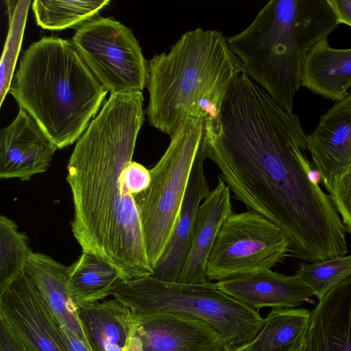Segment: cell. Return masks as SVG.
I'll return each instance as SVG.
<instances>
[{
	"label": "cell",
	"instance_id": "cell-19",
	"mask_svg": "<svg viewBox=\"0 0 351 351\" xmlns=\"http://www.w3.org/2000/svg\"><path fill=\"white\" fill-rule=\"evenodd\" d=\"M24 272L33 281L56 317L90 348L70 294L69 266L49 255L32 251Z\"/></svg>",
	"mask_w": 351,
	"mask_h": 351
},
{
	"label": "cell",
	"instance_id": "cell-20",
	"mask_svg": "<svg viewBox=\"0 0 351 351\" xmlns=\"http://www.w3.org/2000/svg\"><path fill=\"white\" fill-rule=\"evenodd\" d=\"M302 86L332 101L343 99L351 86V48H333L328 36L317 42L304 59Z\"/></svg>",
	"mask_w": 351,
	"mask_h": 351
},
{
	"label": "cell",
	"instance_id": "cell-9",
	"mask_svg": "<svg viewBox=\"0 0 351 351\" xmlns=\"http://www.w3.org/2000/svg\"><path fill=\"white\" fill-rule=\"evenodd\" d=\"M71 40L110 95L142 92L147 86L148 62L132 31L121 23L91 19L77 27Z\"/></svg>",
	"mask_w": 351,
	"mask_h": 351
},
{
	"label": "cell",
	"instance_id": "cell-33",
	"mask_svg": "<svg viewBox=\"0 0 351 351\" xmlns=\"http://www.w3.org/2000/svg\"><path fill=\"white\" fill-rule=\"evenodd\" d=\"M295 351H307L306 344L304 343L302 346H301L299 349Z\"/></svg>",
	"mask_w": 351,
	"mask_h": 351
},
{
	"label": "cell",
	"instance_id": "cell-30",
	"mask_svg": "<svg viewBox=\"0 0 351 351\" xmlns=\"http://www.w3.org/2000/svg\"><path fill=\"white\" fill-rule=\"evenodd\" d=\"M0 351H26L22 344L0 322Z\"/></svg>",
	"mask_w": 351,
	"mask_h": 351
},
{
	"label": "cell",
	"instance_id": "cell-22",
	"mask_svg": "<svg viewBox=\"0 0 351 351\" xmlns=\"http://www.w3.org/2000/svg\"><path fill=\"white\" fill-rule=\"evenodd\" d=\"M69 267V289L75 305L104 299L121 280L112 265L86 252H82Z\"/></svg>",
	"mask_w": 351,
	"mask_h": 351
},
{
	"label": "cell",
	"instance_id": "cell-31",
	"mask_svg": "<svg viewBox=\"0 0 351 351\" xmlns=\"http://www.w3.org/2000/svg\"><path fill=\"white\" fill-rule=\"evenodd\" d=\"M339 24L351 27V0H328Z\"/></svg>",
	"mask_w": 351,
	"mask_h": 351
},
{
	"label": "cell",
	"instance_id": "cell-6",
	"mask_svg": "<svg viewBox=\"0 0 351 351\" xmlns=\"http://www.w3.org/2000/svg\"><path fill=\"white\" fill-rule=\"evenodd\" d=\"M111 295L133 312L169 313L202 320L216 330L230 350L250 342L263 325L256 311L217 289L214 283L165 282L151 276L118 281Z\"/></svg>",
	"mask_w": 351,
	"mask_h": 351
},
{
	"label": "cell",
	"instance_id": "cell-14",
	"mask_svg": "<svg viewBox=\"0 0 351 351\" xmlns=\"http://www.w3.org/2000/svg\"><path fill=\"white\" fill-rule=\"evenodd\" d=\"M214 284L222 292L256 311L263 307H297L315 295L314 292L295 275H285L271 269Z\"/></svg>",
	"mask_w": 351,
	"mask_h": 351
},
{
	"label": "cell",
	"instance_id": "cell-24",
	"mask_svg": "<svg viewBox=\"0 0 351 351\" xmlns=\"http://www.w3.org/2000/svg\"><path fill=\"white\" fill-rule=\"evenodd\" d=\"M31 252L27 234L19 231L13 220L1 215L0 291L24 271Z\"/></svg>",
	"mask_w": 351,
	"mask_h": 351
},
{
	"label": "cell",
	"instance_id": "cell-21",
	"mask_svg": "<svg viewBox=\"0 0 351 351\" xmlns=\"http://www.w3.org/2000/svg\"><path fill=\"white\" fill-rule=\"evenodd\" d=\"M311 311L304 308H274L264 318L250 351H295L306 341Z\"/></svg>",
	"mask_w": 351,
	"mask_h": 351
},
{
	"label": "cell",
	"instance_id": "cell-27",
	"mask_svg": "<svg viewBox=\"0 0 351 351\" xmlns=\"http://www.w3.org/2000/svg\"><path fill=\"white\" fill-rule=\"evenodd\" d=\"M328 193L346 231L351 234V165L332 182Z\"/></svg>",
	"mask_w": 351,
	"mask_h": 351
},
{
	"label": "cell",
	"instance_id": "cell-7",
	"mask_svg": "<svg viewBox=\"0 0 351 351\" xmlns=\"http://www.w3.org/2000/svg\"><path fill=\"white\" fill-rule=\"evenodd\" d=\"M204 120L188 118L170 136V143L149 169L151 182L134 195L152 268L165 253L174 230L199 150Z\"/></svg>",
	"mask_w": 351,
	"mask_h": 351
},
{
	"label": "cell",
	"instance_id": "cell-26",
	"mask_svg": "<svg viewBox=\"0 0 351 351\" xmlns=\"http://www.w3.org/2000/svg\"><path fill=\"white\" fill-rule=\"evenodd\" d=\"M9 29L0 68V106L9 92L16 60L21 50L23 35L30 1H6Z\"/></svg>",
	"mask_w": 351,
	"mask_h": 351
},
{
	"label": "cell",
	"instance_id": "cell-23",
	"mask_svg": "<svg viewBox=\"0 0 351 351\" xmlns=\"http://www.w3.org/2000/svg\"><path fill=\"white\" fill-rule=\"evenodd\" d=\"M110 1L35 0L32 3L37 24L43 29L59 30L80 25L93 19Z\"/></svg>",
	"mask_w": 351,
	"mask_h": 351
},
{
	"label": "cell",
	"instance_id": "cell-2",
	"mask_svg": "<svg viewBox=\"0 0 351 351\" xmlns=\"http://www.w3.org/2000/svg\"><path fill=\"white\" fill-rule=\"evenodd\" d=\"M143 101L142 92L111 94L67 164L73 237L82 252L109 263L122 280L153 273L138 209L125 182L145 121Z\"/></svg>",
	"mask_w": 351,
	"mask_h": 351
},
{
	"label": "cell",
	"instance_id": "cell-4",
	"mask_svg": "<svg viewBox=\"0 0 351 351\" xmlns=\"http://www.w3.org/2000/svg\"><path fill=\"white\" fill-rule=\"evenodd\" d=\"M108 92L71 40L45 36L23 52L8 93L62 149L81 137Z\"/></svg>",
	"mask_w": 351,
	"mask_h": 351
},
{
	"label": "cell",
	"instance_id": "cell-1",
	"mask_svg": "<svg viewBox=\"0 0 351 351\" xmlns=\"http://www.w3.org/2000/svg\"><path fill=\"white\" fill-rule=\"evenodd\" d=\"M299 118L245 73L231 85L220 113L204 121L200 149L234 197L280 227L289 255L305 262L348 253L346 230L318 184Z\"/></svg>",
	"mask_w": 351,
	"mask_h": 351
},
{
	"label": "cell",
	"instance_id": "cell-28",
	"mask_svg": "<svg viewBox=\"0 0 351 351\" xmlns=\"http://www.w3.org/2000/svg\"><path fill=\"white\" fill-rule=\"evenodd\" d=\"M125 182L128 191L136 195L149 186L150 171L141 164L132 161L125 170Z\"/></svg>",
	"mask_w": 351,
	"mask_h": 351
},
{
	"label": "cell",
	"instance_id": "cell-3",
	"mask_svg": "<svg viewBox=\"0 0 351 351\" xmlns=\"http://www.w3.org/2000/svg\"><path fill=\"white\" fill-rule=\"evenodd\" d=\"M149 123L171 135L188 118L216 119L243 66L226 38L201 27L183 34L149 62Z\"/></svg>",
	"mask_w": 351,
	"mask_h": 351
},
{
	"label": "cell",
	"instance_id": "cell-5",
	"mask_svg": "<svg viewBox=\"0 0 351 351\" xmlns=\"http://www.w3.org/2000/svg\"><path fill=\"white\" fill-rule=\"evenodd\" d=\"M339 25L328 0H271L226 40L244 73L292 112L306 55Z\"/></svg>",
	"mask_w": 351,
	"mask_h": 351
},
{
	"label": "cell",
	"instance_id": "cell-11",
	"mask_svg": "<svg viewBox=\"0 0 351 351\" xmlns=\"http://www.w3.org/2000/svg\"><path fill=\"white\" fill-rule=\"evenodd\" d=\"M133 313L136 324L129 351H229L221 335L202 320Z\"/></svg>",
	"mask_w": 351,
	"mask_h": 351
},
{
	"label": "cell",
	"instance_id": "cell-18",
	"mask_svg": "<svg viewBox=\"0 0 351 351\" xmlns=\"http://www.w3.org/2000/svg\"><path fill=\"white\" fill-rule=\"evenodd\" d=\"M76 308L91 351H129L136 322L126 305L114 298Z\"/></svg>",
	"mask_w": 351,
	"mask_h": 351
},
{
	"label": "cell",
	"instance_id": "cell-16",
	"mask_svg": "<svg viewBox=\"0 0 351 351\" xmlns=\"http://www.w3.org/2000/svg\"><path fill=\"white\" fill-rule=\"evenodd\" d=\"M206 159L199 148L171 239L149 276L154 278L171 282L178 281L191 247L198 208L210 191L204 170Z\"/></svg>",
	"mask_w": 351,
	"mask_h": 351
},
{
	"label": "cell",
	"instance_id": "cell-13",
	"mask_svg": "<svg viewBox=\"0 0 351 351\" xmlns=\"http://www.w3.org/2000/svg\"><path fill=\"white\" fill-rule=\"evenodd\" d=\"M307 149L328 192L351 165V92L320 117L307 136Z\"/></svg>",
	"mask_w": 351,
	"mask_h": 351
},
{
	"label": "cell",
	"instance_id": "cell-25",
	"mask_svg": "<svg viewBox=\"0 0 351 351\" xmlns=\"http://www.w3.org/2000/svg\"><path fill=\"white\" fill-rule=\"evenodd\" d=\"M319 300L351 277V254L299 264L295 274Z\"/></svg>",
	"mask_w": 351,
	"mask_h": 351
},
{
	"label": "cell",
	"instance_id": "cell-17",
	"mask_svg": "<svg viewBox=\"0 0 351 351\" xmlns=\"http://www.w3.org/2000/svg\"><path fill=\"white\" fill-rule=\"evenodd\" d=\"M305 344L307 351H351V277L318 300Z\"/></svg>",
	"mask_w": 351,
	"mask_h": 351
},
{
	"label": "cell",
	"instance_id": "cell-10",
	"mask_svg": "<svg viewBox=\"0 0 351 351\" xmlns=\"http://www.w3.org/2000/svg\"><path fill=\"white\" fill-rule=\"evenodd\" d=\"M0 322L26 351H69L51 310L24 271L0 291Z\"/></svg>",
	"mask_w": 351,
	"mask_h": 351
},
{
	"label": "cell",
	"instance_id": "cell-8",
	"mask_svg": "<svg viewBox=\"0 0 351 351\" xmlns=\"http://www.w3.org/2000/svg\"><path fill=\"white\" fill-rule=\"evenodd\" d=\"M289 252V239L276 224L253 211L232 213L211 250L206 277L218 282L271 269Z\"/></svg>",
	"mask_w": 351,
	"mask_h": 351
},
{
	"label": "cell",
	"instance_id": "cell-15",
	"mask_svg": "<svg viewBox=\"0 0 351 351\" xmlns=\"http://www.w3.org/2000/svg\"><path fill=\"white\" fill-rule=\"evenodd\" d=\"M230 190L219 176L216 186L200 204L195 221L189 252L178 282L203 284L206 264L218 233L225 220L232 213Z\"/></svg>",
	"mask_w": 351,
	"mask_h": 351
},
{
	"label": "cell",
	"instance_id": "cell-29",
	"mask_svg": "<svg viewBox=\"0 0 351 351\" xmlns=\"http://www.w3.org/2000/svg\"><path fill=\"white\" fill-rule=\"evenodd\" d=\"M53 313V312H52ZM59 330L69 351H91L73 331L60 322L54 315Z\"/></svg>",
	"mask_w": 351,
	"mask_h": 351
},
{
	"label": "cell",
	"instance_id": "cell-12",
	"mask_svg": "<svg viewBox=\"0 0 351 351\" xmlns=\"http://www.w3.org/2000/svg\"><path fill=\"white\" fill-rule=\"evenodd\" d=\"M57 147L36 121L20 108L0 131V178L29 180L49 167Z\"/></svg>",
	"mask_w": 351,
	"mask_h": 351
},
{
	"label": "cell",
	"instance_id": "cell-32",
	"mask_svg": "<svg viewBox=\"0 0 351 351\" xmlns=\"http://www.w3.org/2000/svg\"><path fill=\"white\" fill-rule=\"evenodd\" d=\"M230 351H250L248 343L237 346Z\"/></svg>",
	"mask_w": 351,
	"mask_h": 351
}]
</instances>
